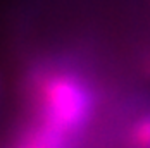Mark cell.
<instances>
[{"label": "cell", "instance_id": "7a4b0ae2", "mask_svg": "<svg viewBox=\"0 0 150 148\" xmlns=\"http://www.w3.org/2000/svg\"><path fill=\"white\" fill-rule=\"evenodd\" d=\"M121 129V148H150V91L129 97Z\"/></svg>", "mask_w": 150, "mask_h": 148}, {"label": "cell", "instance_id": "6da1fadb", "mask_svg": "<svg viewBox=\"0 0 150 148\" xmlns=\"http://www.w3.org/2000/svg\"><path fill=\"white\" fill-rule=\"evenodd\" d=\"M98 105L97 86L76 67H55L38 79V121L76 141L90 128Z\"/></svg>", "mask_w": 150, "mask_h": 148}, {"label": "cell", "instance_id": "3957f363", "mask_svg": "<svg viewBox=\"0 0 150 148\" xmlns=\"http://www.w3.org/2000/svg\"><path fill=\"white\" fill-rule=\"evenodd\" d=\"M73 143L74 141L66 134L36 121V124L23 133L16 148H73Z\"/></svg>", "mask_w": 150, "mask_h": 148}, {"label": "cell", "instance_id": "277c9868", "mask_svg": "<svg viewBox=\"0 0 150 148\" xmlns=\"http://www.w3.org/2000/svg\"><path fill=\"white\" fill-rule=\"evenodd\" d=\"M145 73H147V76L150 78V54L147 55V60H145Z\"/></svg>", "mask_w": 150, "mask_h": 148}]
</instances>
